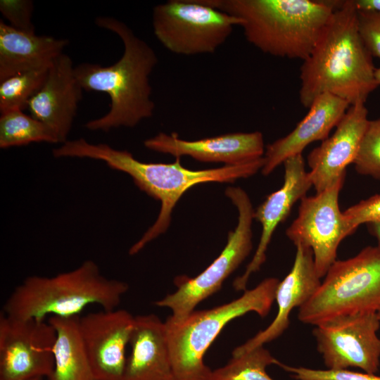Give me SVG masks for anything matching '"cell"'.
Returning a JSON list of instances; mask_svg holds the SVG:
<instances>
[{"label":"cell","mask_w":380,"mask_h":380,"mask_svg":"<svg viewBox=\"0 0 380 380\" xmlns=\"http://www.w3.org/2000/svg\"><path fill=\"white\" fill-rule=\"evenodd\" d=\"M129 285L104 277L97 264L86 260L78 267L53 277L30 276L6 300L2 312L20 319L80 317L89 305L116 309Z\"/></svg>","instance_id":"5b68a950"},{"label":"cell","mask_w":380,"mask_h":380,"mask_svg":"<svg viewBox=\"0 0 380 380\" xmlns=\"http://www.w3.org/2000/svg\"><path fill=\"white\" fill-rule=\"evenodd\" d=\"M49 67L18 73L0 82L1 114L27 109L30 100L44 84Z\"/></svg>","instance_id":"d4e9b609"},{"label":"cell","mask_w":380,"mask_h":380,"mask_svg":"<svg viewBox=\"0 0 380 380\" xmlns=\"http://www.w3.org/2000/svg\"><path fill=\"white\" fill-rule=\"evenodd\" d=\"M380 320L376 312L341 316L315 326L317 348L329 369L357 367L366 373L379 370Z\"/></svg>","instance_id":"7c38bea8"},{"label":"cell","mask_w":380,"mask_h":380,"mask_svg":"<svg viewBox=\"0 0 380 380\" xmlns=\"http://www.w3.org/2000/svg\"><path fill=\"white\" fill-rule=\"evenodd\" d=\"M282 186L270 194L254 210V219L262 225L258 248L244 273L233 283L236 291H246L250 276L260 270L266 260V251L277 226L289 216L293 205L306 196L312 186L302 154L286 160Z\"/></svg>","instance_id":"e0dca14e"},{"label":"cell","mask_w":380,"mask_h":380,"mask_svg":"<svg viewBox=\"0 0 380 380\" xmlns=\"http://www.w3.org/2000/svg\"><path fill=\"white\" fill-rule=\"evenodd\" d=\"M225 195L238 210V223L227 236V241L218 257L195 277L178 276L175 279L177 289L154 303L169 308L171 320L179 322L195 310L203 300L217 292L223 282L243 262L253 248L252 224L254 210L247 193L241 188L229 186Z\"/></svg>","instance_id":"ba28073f"},{"label":"cell","mask_w":380,"mask_h":380,"mask_svg":"<svg viewBox=\"0 0 380 380\" xmlns=\"http://www.w3.org/2000/svg\"><path fill=\"white\" fill-rule=\"evenodd\" d=\"M367 226L371 234L377 239L380 246V221L369 223Z\"/></svg>","instance_id":"1f68e13d"},{"label":"cell","mask_w":380,"mask_h":380,"mask_svg":"<svg viewBox=\"0 0 380 380\" xmlns=\"http://www.w3.org/2000/svg\"><path fill=\"white\" fill-rule=\"evenodd\" d=\"M134 323V316L117 308L79 317L82 343L97 380H122Z\"/></svg>","instance_id":"4fadbf2b"},{"label":"cell","mask_w":380,"mask_h":380,"mask_svg":"<svg viewBox=\"0 0 380 380\" xmlns=\"http://www.w3.org/2000/svg\"><path fill=\"white\" fill-rule=\"evenodd\" d=\"M44 378H34L29 380H44Z\"/></svg>","instance_id":"e575fe53"},{"label":"cell","mask_w":380,"mask_h":380,"mask_svg":"<svg viewBox=\"0 0 380 380\" xmlns=\"http://www.w3.org/2000/svg\"><path fill=\"white\" fill-rule=\"evenodd\" d=\"M122 380H176L165 322L154 314L135 316Z\"/></svg>","instance_id":"ffe728a7"},{"label":"cell","mask_w":380,"mask_h":380,"mask_svg":"<svg viewBox=\"0 0 380 380\" xmlns=\"http://www.w3.org/2000/svg\"><path fill=\"white\" fill-rule=\"evenodd\" d=\"M82 90L72 59L63 53L52 62L44 84L28 103L30 115L50 127L61 144L68 141Z\"/></svg>","instance_id":"2e32d148"},{"label":"cell","mask_w":380,"mask_h":380,"mask_svg":"<svg viewBox=\"0 0 380 380\" xmlns=\"http://www.w3.org/2000/svg\"><path fill=\"white\" fill-rule=\"evenodd\" d=\"M80 317H50L48 319L56 331L54 367L49 380H97L79 333Z\"/></svg>","instance_id":"7402d4cb"},{"label":"cell","mask_w":380,"mask_h":380,"mask_svg":"<svg viewBox=\"0 0 380 380\" xmlns=\"http://www.w3.org/2000/svg\"><path fill=\"white\" fill-rule=\"evenodd\" d=\"M350 106L346 101L330 94L317 97L307 115L289 134L266 146L262 174L270 175L288 158L302 154L311 143L327 139Z\"/></svg>","instance_id":"d6986e66"},{"label":"cell","mask_w":380,"mask_h":380,"mask_svg":"<svg viewBox=\"0 0 380 380\" xmlns=\"http://www.w3.org/2000/svg\"><path fill=\"white\" fill-rule=\"evenodd\" d=\"M312 297L300 308L298 319L317 326L334 318L380 308V246H367L355 256L336 260Z\"/></svg>","instance_id":"52a82bcc"},{"label":"cell","mask_w":380,"mask_h":380,"mask_svg":"<svg viewBox=\"0 0 380 380\" xmlns=\"http://www.w3.org/2000/svg\"><path fill=\"white\" fill-rule=\"evenodd\" d=\"M296 380H380L375 374L353 372L348 369H315L292 367L280 362L279 365Z\"/></svg>","instance_id":"4316f807"},{"label":"cell","mask_w":380,"mask_h":380,"mask_svg":"<svg viewBox=\"0 0 380 380\" xmlns=\"http://www.w3.org/2000/svg\"><path fill=\"white\" fill-rule=\"evenodd\" d=\"M68 40L20 31L0 20V82L43 68L63 53Z\"/></svg>","instance_id":"44dd1931"},{"label":"cell","mask_w":380,"mask_h":380,"mask_svg":"<svg viewBox=\"0 0 380 380\" xmlns=\"http://www.w3.org/2000/svg\"><path fill=\"white\" fill-rule=\"evenodd\" d=\"M343 213L352 233L362 224L379 222L380 194L360 201Z\"/></svg>","instance_id":"f1b7e54d"},{"label":"cell","mask_w":380,"mask_h":380,"mask_svg":"<svg viewBox=\"0 0 380 380\" xmlns=\"http://www.w3.org/2000/svg\"><path fill=\"white\" fill-rule=\"evenodd\" d=\"M279 363L268 350L260 346L232 355L225 365L212 370L210 380H274L267 373L266 368Z\"/></svg>","instance_id":"cb8c5ba5"},{"label":"cell","mask_w":380,"mask_h":380,"mask_svg":"<svg viewBox=\"0 0 380 380\" xmlns=\"http://www.w3.org/2000/svg\"><path fill=\"white\" fill-rule=\"evenodd\" d=\"M376 315H377V317L380 320V308L378 310V311L376 312Z\"/></svg>","instance_id":"836d02e7"},{"label":"cell","mask_w":380,"mask_h":380,"mask_svg":"<svg viewBox=\"0 0 380 380\" xmlns=\"http://www.w3.org/2000/svg\"><path fill=\"white\" fill-rule=\"evenodd\" d=\"M357 11L380 13V0H353Z\"/></svg>","instance_id":"4dcf8cb0"},{"label":"cell","mask_w":380,"mask_h":380,"mask_svg":"<svg viewBox=\"0 0 380 380\" xmlns=\"http://www.w3.org/2000/svg\"><path fill=\"white\" fill-rule=\"evenodd\" d=\"M367 114L364 103L350 106L331 137L308 154V175L316 193L345 177L346 169L354 162L369 120Z\"/></svg>","instance_id":"9a60e30c"},{"label":"cell","mask_w":380,"mask_h":380,"mask_svg":"<svg viewBox=\"0 0 380 380\" xmlns=\"http://www.w3.org/2000/svg\"><path fill=\"white\" fill-rule=\"evenodd\" d=\"M34 4L31 0H1L0 11L9 25L20 31L35 33L32 23Z\"/></svg>","instance_id":"83f0119b"},{"label":"cell","mask_w":380,"mask_h":380,"mask_svg":"<svg viewBox=\"0 0 380 380\" xmlns=\"http://www.w3.org/2000/svg\"><path fill=\"white\" fill-rule=\"evenodd\" d=\"M56 158H86L105 162L112 169L129 175L140 190L160 201V210L155 222L129 250L138 253L148 243L168 229L172 213L184 194L194 186L207 182H234L261 170L264 158L221 167L193 170L182 165L180 158L173 163H145L127 150L115 149L106 144H91L83 138L67 141L53 149Z\"/></svg>","instance_id":"6da1fadb"},{"label":"cell","mask_w":380,"mask_h":380,"mask_svg":"<svg viewBox=\"0 0 380 380\" xmlns=\"http://www.w3.org/2000/svg\"><path fill=\"white\" fill-rule=\"evenodd\" d=\"M345 177L325 190L300 200L296 218L286 231L295 246L312 250L316 272L324 277L336 261L341 241L352 234L338 205Z\"/></svg>","instance_id":"30bf717a"},{"label":"cell","mask_w":380,"mask_h":380,"mask_svg":"<svg viewBox=\"0 0 380 380\" xmlns=\"http://www.w3.org/2000/svg\"><path fill=\"white\" fill-rule=\"evenodd\" d=\"M95 23L116 34L123 43L124 52L109 66L90 63L75 66V77L83 90L106 93L110 100L108 112L88 121L85 127L106 132L121 127H134L153 114L149 76L158 63L157 55L123 22L100 16Z\"/></svg>","instance_id":"3957f363"},{"label":"cell","mask_w":380,"mask_h":380,"mask_svg":"<svg viewBox=\"0 0 380 380\" xmlns=\"http://www.w3.org/2000/svg\"><path fill=\"white\" fill-rule=\"evenodd\" d=\"M375 78L379 86L380 85V68H376L375 70Z\"/></svg>","instance_id":"d6a6232c"},{"label":"cell","mask_w":380,"mask_h":380,"mask_svg":"<svg viewBox=\"0 0 380 380\" xmlns=\"http://www.w3.org/2000/svg\"><path fill=\"white\" fill-rule=\"evenodd\" d=\"M279 281L267 278L238 298L210 309L194 310L179 322L167 317L164 322L175 379L210 380L212 370L203 362L208 348L232 320L251 312L267 316Z\"/></svg>","instance_id":"8992f818"},{"label":"cell","mask_w":380,"mask_h":380,"mask_svg":"<svg viewBox=\"0 0 380 380\" xmlns=\"http://www.w3.org/2000/svg\"><path fill=\"white\" fill-rule=\"evenodd\" d=\"M56 331L48 320L0 315V380L49 378Z\"/></svg>","instance_id":"8fae6325"},{"label":"cell","mask_w":380,"mask_h":380,"mask_svg":"<svg viewBox=\"0 0 380 380\" xmlns=\"http://www.w3.org/2000/svg\"><path fill=\"white\" fill-rule=\"evenodd\" d=\"M372 56L358 32L353 0L341 1L300 68L299 99L310 108L324 94L353 105L364 103L379 84Z\"/></svg>","instance_id":"7a4b0ae2"},{"label":"cell","mask_w":380,"mask_h":380,"mask_svg":"<svg viewBox=\"0 0 380 380\" xmlns=\"http://www.w3.org/2000/svg\"><path fill=\"white\" fill-rule=\"evenodd\" d=\"M241 21L201 0H170L153 9V33L169 51L178 55L213 53Z\"/></svg>","instance_id":"9c48e42d"},{"label":"cell","mask_w":380,"mask_h":380,"mask_svg":"<svg viewBox=\"0 0 380 380\" xmlns=\"http://www.w3.org/2000/svg\"><path fill=\"white\" fill-rule=\"evenodd\" d=\"M296 247L291 270L277 288L275 300L278 310L275 318L264 330L234 348L232 355L263 346L280 336L289 326L291 311L304 305L319 286L321 278L316 272L312 250L300 245Z\"/></svg>","instance_id":"ac0fdd59"},{"label":"cell","mask_w":380,"mask_h":380,"mask_svg":"<svg viewBox=\"0 0 380 380\" xmlns=\"http://www.w3.org/2000/svg\"><path fill=\"white\" fill-rule=\"evenodd\" d=\"M241 21L246 40L264 53L305 61L336 7V1L201 0Z\"/></svg>","instance_id":"277c9868"},{"label":"cell","mask_w":380,"mask_h":380,"mask_svg":"<svg viewBox=\"0 0 380 380\" xmlns=\"http://www.w3.org/2000/svg\"><path fill=\"white\" fill-rule=\"evenodd\" d=\"M357 29L372 56L380 59V13L357 11Z\"/></svg>","instance_id":"f546056e"},{"label":"cell","mask_w":380,"mask_h":380,"mask_svg":"<svg viewBox=\"0 0 380 380\" xmlns=\"http://www.w3.org/2000/svg\"><path fill=\"white\" fill-rule=\"evenodd\" d=\"M146 148L177 158L190 156L204 163L237 165L264 156L265 148L260 132H232L216 137L189 141L177 133L160 132L146 139Z\"/></svg>","instance_id":"5bb4252c"},{"label":"cell","mask_w":380,"mask_h":380,"mask_svg":"<svg viewBox=\"0 0 380 380\" xmlns=\"http://www.w3.org/2000/svg\"><path fill=\"white\" fill-rule=\"evenodd\" d=\"M32 142L59 143L55 132L42 122L26 115L23 110H13L0 117V147L27 145Z\"/></svg>","instance_id":"603a6c76"},{"label":"cell","mask_w":380,"mask_h":380,"mask_svg":"<svg viewBox=\"0 0 380 380\" xmlns=\"http://www.w3.org/2000/svg\"><path fill=\"white\" fill-rule=\"evenodd\" d=\"M353 164L358 173L380 179V118L369 120Z\"/></svg>","instance_id":"484cf974"}]
</instances>
